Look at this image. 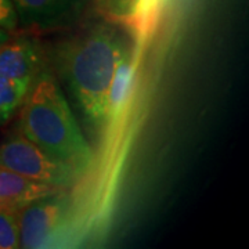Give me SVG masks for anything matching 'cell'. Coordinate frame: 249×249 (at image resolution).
<instances>
[{
	"label": "cell",
	"instance_id": "obj_7",
	"mask_svg": "<svg viewBox=\"0 0 249 249\" xmlns=\"http://www.w3.org/2000/svg\"><path fill=\"white\" fill-rule=\"evenodd\" d=\"M18 24L29 28L57 25L78 10L82 0H11Z\"/></svg>",
	"mask_w": 249,
	"mask_h": 249
},
{
	"label": "cell",
	"instance_id": "obj_11",
	"mask_svg": "<svg viewBox=\"0 0 249 249\" xmlns=\"http://www.w3.org/2000/svg\"><path fill=\"white\" fill-rule=\"evenodd\" d=\"M0 27L9 32L18 27L17 14L11 0H0Z\"/></svg>",
	"mask_w": 249,
	"mask_h": 249
},
{
	"label": "cell",
	"instance_id": "obj_5",
	"mask_svg": "<svg viewBox=\"0 0 249 249\" xmlns=\"http://www.w3.org/2000/svg\"><path fill=\"white\" fill-rule=\"evenodd\" d=\"M45 72V61L39 47L27 37L7 40L0 46V73L10 79L34 85Z\"/></svg>",
	"mask_w": 249,
	"mask_h": 249
},
{
	"label": "cell",
	"instance_id": "obj_6",
	"mask_svg": "<svg viewBox=\"0 0 249 249\" xmlns=\"http://www.w3.org/2000/svg\"><path fill=\"white\" fill-rule=\"evenodd\" d=\"M62 190L0 166V211L19 212L36 199L53 196Z\"/></svg>",
	"mask_w": 249,
	"mask_h": 249
},
{
	"label": "cell",
	"instance_id": "obj_1",
	"mask_svg": "<svg viewBox=\"0 0 249 249\" xmlns=\"http://www.w3.org/2000/svg\"><path fill=\"white\" fill-rule=\"evenodd\" d=\"M126 53L129 49L124 37L107 27L85 31L57 50L58 72L86 124L97 132L108 124V90L116 65Z\"/></svg>",
	"mask_w": 249,
	"mask_h": 249
},
{
	"label": "cell",
	"instance_id": "obj_9",
	"mask_svg": "<svg viewBox=\"0 0 249 249\" xmlns=\"http://www.w3.org/2000/svg\"><path fill=\"white\" fill-rule=\"evenodd\" d=\"M29 85L0 73V124H6L27 97Z\"/></svg>",
	"mask_w": 249,
	"mask_h": 249
},
{
	"label": "cell",
	"instance_id": "obj_12",
	"mask_svg": "<svg viewBox=\"0 0 249 249\" xmlns=\"http://www.w3.org/2000/svg\"><path fill=\"white\" fill-rule=\"evenodd\" d=\"M9 39H10L9 31H6V29H3V28L0 27V46L3 45V43H6Z\"/></svg>",
	"mask_w": 249,
	"mask_h": 249
},
{
	"label": "cell",
	"instance_id": "obj_2",
	"mask_svg": "<svg viewBox=\"0 0 249 249\" xmlns=\"http://www.w3.org/2000/svg\"><path fill=\"white\" fill-rule=\"evenodd\" d=\"M19 108V133L82 175L89 172L93 151L62 90L49 73L43 72L34 82Z\"/></svg>",
	"mask_w": 249,
	"mask_h": 249
},
{
	"label": "cell",
	"instance_id": "obj_8",
	"mask_svg": "<svg viewBox=\"0 0 249 249\" xmlns=\"http://www.w3.org/2000/svg\"><path fill=\"white\" fill-rule=\"evenodd\" d=\"M134 64L132 61V55L126 53L119 60L116 65L114 76L109 85L107 98V115L108 124L114 121L116 116L121 114L124 103L127 100V96L132 89V80H133Z\"/></svg>",
	"mask_w": 249,
	"mask_h": 249
},
{
	"label": "cell",
	"instance_id": "obj_3",
	"mask_svg": "<svg viewBox=\"0 0 249 249\" xmlns=\"http://www.w3.org/2000/svg\"><path fill=\"white\" fill-rule=\"evenodd\" d=\"M0 166L64 190L76 184L83 176L80 172L50 155L21 133L11 134L0 142Z\"/></svg>",
	"mask_w": 249,
	"mask_h": 249
},
{
	"label": "cell",
	"instance_id": "obj_10",
	"mask_svg": "<svg viewBox=\"0 0 249 249\" xmlns=\"http://www.w3.org/2000/svg\"><path fill=\"white\" fill-rule=\"evenodd\" d=\"M21 248L18 212L0 211V249Z\"/></svg>",
	"mask_w": 249,
	"mask_h": 249
},
{
	"label": "cell",
	"instance_id": "obj_4",
	"mask_svg": "<svg viewBox=\"0 0 249 249\" xmlns=\"http://www.w3.org/2000/svg\"><path fill=\"white\" fill-rule=\"evenodd\" d=\"M71 201L65 190L53 196L39 198L18 212L21 248L52 247L67 226Z\"/></svg>",
	"mask_w": 249,
	"mask_h": 249
}]
</instances>
